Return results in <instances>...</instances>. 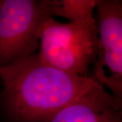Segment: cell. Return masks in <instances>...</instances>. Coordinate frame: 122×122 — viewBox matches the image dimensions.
<instances>
[{
    "instance_id": "obj_1",
    "label": "cell",
    "mask_w": 122,
    "mask_h": 122,
    "mask_svg": "<svg viewBox=\"0 0 122 122\" xmlns=\"http://www.w3.org/2000/svg\"><path fill=\"white\" fill-rule=\"evenodd\" d=\"M4 96L19 122H50L99 83L45 63L37 53L0 68Z\"/></svg>"
},
{
    "instance_id": "obj_2",
    "label": "cell",
    "mask_w": 122,
    "mask_h": 122,
    "mask_svg": "<svg viewBox=\"0 0 122 122\" xmlns=\"http://www.w3.org/2000/svg\"><path fill=\"white\" fill-rule=\"evenodd\" d=\"M53 0H2L0 4V68L36 54Z\"/></svg>"
},
{
    "instance_id": "obj_3",
    "label": "cell",
    "mask_w": 122,
    "mask_h": 122,
    "mask_svg": "<svg viewBox=\"0 0 122 122\" xmlns=\"http://www.w3.org/2000/svg\"><path fill=\"white\" fill-rule=\"evenodd\" d=\"M98 46V37L94 31L80 25L58 22L52 18L42 30L37 54L53 67L87 77Z\"/></svg>"
},
{
    "instance_id": "obj_4",
    "label": "cell",
    "mask_w": 122,
    "mask_h": 122,
    "mask_svg": "<svg viewBox=\"0 0 122 122\" xmlns=\"http://www.w3.org/2000/svg\"><path fill=\"white\" fill-rule=\"evenodd\" d=\"M120 102L99 83L62 109L50 122H122Z\"/></svg>"
},
{
    "instance_id": "obj_5",
    "label": "cell",
    "mask_w": 122,
    "mask_h": 122,
    "mask_svg": "<svg viewBox=\"0 0 122 122\" xmlns=\"http://www.w3.org/2000/svg\"><path fill=\"white\" fill-rule=\"evenodd\" d=\"M99 39L98 50L122 55V4L118 0H96Z\"/></svg>"
},
{
    "instance_id": "obj_6",
    "label": "cell",
    "mask_w": 122,
    "mask_h": 122,
    "mask_svg": "<svg viewBox=\"0 0 122 122\" xmlns=\"http://www.w3.org/2000/svg\"><path fill=\"white\" fill-rule=\"evenodd\" d=\"M94 66V79L106 86L120 100L122 94V55L109 51L98 50Z\"/></svg>"
},
{
    "instance_id": "obj_7",
    "label": "cell",
    "mask_w": 122,
    "mask_h": 122,
    "mask_svg": "<svg viewBox=\"0 0 122 122\" xmlns=\"http://www.w3.org/2000/svg\"><path fill=\"white\" fill-rule=\"evenodd\" d=\"M96 5V0H53L52 16L66 18L71 23L94 29Z\"/></svg>"
},
{
    "instance_id": "obj_8",
    "label": "cell",
    "mask_w": 122,
    "mask_h": 122,
    "mask_svg": "<svg viewBox=\"0 0 122 122\" xmlns=\"http://www.w3.org/2000/svg\"><path fill=\"white\" fill-rule=\"evenodd\" d=\"M1 1H2V0H0V4H1Z\"/></svg>"
}]
</instances>
